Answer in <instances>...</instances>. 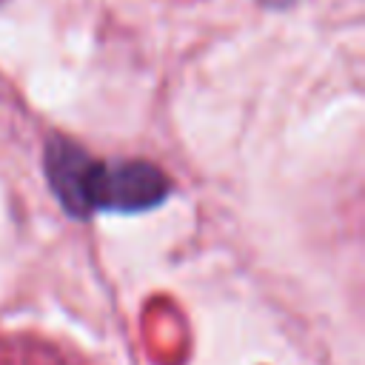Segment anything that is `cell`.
<instances>
[{"mask_svg": "<svg viewBox=\"0 0 365 365\" xmlns=\"http://www.w3.org/2000/svg\"><path fill=\"white\" fill-rule=\"evenodd\" d=\"M48 171L54 188L68 205L100 208H145L163 200L165 177L148 163L100 165L74 145H54L48 151Z\"/></svg>", "mask_w": 365, "mask_h": 365, "instance_id": "1", "label": "cell"}]
</instances>
